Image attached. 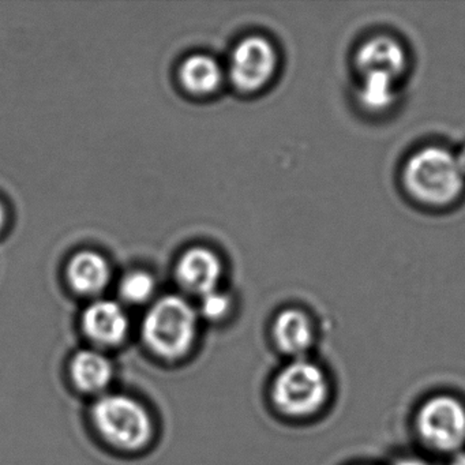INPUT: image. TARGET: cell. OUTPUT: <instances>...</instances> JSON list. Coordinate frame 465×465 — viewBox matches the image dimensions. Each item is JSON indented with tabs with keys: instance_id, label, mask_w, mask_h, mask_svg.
Instances as JSON below:
<instances>
[{
	"instance_id": "1",
	"label": "cell",
	"mask_w": 465,
	"mask_h": 465,
	"mask_svg": "<svg viewBox=\"0 0 465 465\" xmlns=\"http://www.w3.org/2000/svg\"><path fill=\"white\" fill-rule=\"evenodd\" d=\"M400 186L405 197L424 211H450L465 197V176L456 153L438 143L408 154L400 170Z\"/></svg>"
},
{
	"instance_id": "2",
	"label": "cell",
	"mask_w": 465,
	"mask_h": 465,
	"mask_svg": "<svg viewBox=\"0 0 465 465\" xmlns=\"http://www.w3.org/2000/svg\"><path fill=\"white\" fill-rule=\"evenodd\" d=\"M197 312L179 296H164L146 312L143 321V340L146 347L164 359H179L194 344Z\"/></svg>"
},
{
	"instance_id": "3",
	"label": "cell",
	"mask_w": 465,
	"mask_h": 465,
	"mask_svg": "<svg viewBox=\"0 0 465 465\" xmlns=\"http://www.w3.org/2000/svg\"><path fill=\"white\" fill-rule=\"evenodd\" d=\"M331 394L328 375L307 358L292 359L272 385V400L282 415L302 419L317 415Z\"/></svg>"
},
{
	"instance_id": "4",
	"label": "cell",
	"mask_w": 465,
	"mask_h": 465,
	"mask_svg": "<svg viewBox=\"0 0 465 465\" xmlns=\"http://www.w3.org/2000/svg\"><path fill=\"white\" fill-rule=\"evenodd\" d=\"M92 420L103 438L124 450L148 445L153 423L146 408L124 394H103L92 410Z\"/></svg>"
},
{
	"instance_id": "5",
	"label": "cell",
	"mask_w": 465,
	"mask_h": 465,
	"mask_svg": "<svg viewBox=\"0 0 465 465\" xmlns=\"http://www.w3.org/2000/svg\"><path fill=\"white\" fill-rule=\"evenodd\" d=\"M419 440L430 450L451 454L465 448V404L451 394H435L415 418Z\"/></svg>"
},
{
	"instance_id": "6",
	"label": "cell",
	"mask_w": 465,
	"mask_h": 465,
	"mask_svg": "<svg viewBox=\"0 0 465 465\" xmlns=\"http://www.w3.org/2000/svg\"><path fill=\"white\" fill-rule=\"evenodd\" d=\"M352 66L358 77H385L404 84L411 72V54L397 35L375 32L355 47Z\"/></svg>"
},
{
	"instance_id": "7",
	"label": "cell",
	"mask_w": 465,
	"mask_h": 465,
	"mask_svg": "<svg viewBox=\"0 0 465 465\" xmlns=\"http://www.w3.org/2000/svg\"><path fill=\"white\" fill-rule=\"evenodd\" d=\"M279 67L276 47L262 36L247 37L233 51L231 81L241 91L254 92L271 83Z\"/></svg>"
},
{
	"instance_id": "8",
	"label": "cell",
	"mask_w": 465,
	"mask_h": 465,
	"mask_svg": "<svg viewBox=\"0 0 465 465\" xmlns=\"http://www.w3.org/2000/svg\"><path fill=\"white\" fill-rule=\"evenodd\" d=\"M272 333L277 348L292 359L307 358L317 339L312 318L298 307L280 312L274 320Z\"/></svg>"
},
{
	"instance_id": "9",
	"label": "cell",
	"mask_w": 465,
	"mask_h": 465,
	"mask_svg": "<svg viewBox=\"0 0 465 465\" xmlns=\"http://www.w3.org/2000/svg\"><path fill=\"white\" fill-rule=\"evenodd\" d=\"M129 317L121 304L97 301L84 312L83 329L86 336L103 347H115L129 333Z\"/></svg>"
},
{
	"instance_id": "10",
	"label": "cell",
	"mask_w": 465,
	"mask_h": 465,
	"mask_svg": "<svg viewBox=\"0 0 465 465\" xmlns=\"http://www.w3.org/2000/svg\"><path fill=\"white\" fill-rule=\"evenodd\" d=\"M404 84L385 77H358L353 86V102L363 115L385 118L397 110L402 99Z\"/></svg>"
},
{
	"instance_id": "11",
	"label": "cell",
	"mask_w": 465,
	"mask_h": 465,
	"mask_svg": "<svg viewBox=\"0 0 465 465\" xmlns=\"http://www.w3.org/2000/svg\"><path fill=\"white\" fill-rule=\"evenodd\" d=\"M222 276L219 258L205 249H193L179 261L176 277L184 290L197 295H206L216 290Z\"/></svg>"
},
{
	"instance_id": "12",
	"label": "cell",
	"mask_w": 465,
	"mask_h": 465,
	"mask_svg": "<svg viewBox=\"0 0 465 465\" xmlns=\"http://www.w3.org/2000/svg\"><path fill=\"white\" fill-rule=\"evenodd\" d=\"M70 375L81 391L102 393L113 381L114 366L100 351L83 350L73 356Z\"/></svg>"
},
{
	"instance_id": "13",
	"label": "cell",
	"mask_w": 465,
	"mask_h": 465,
	"mask_svg": "<svg viewBox=\"0 0 465 465\" xmlns=\"http://www.w3.org/2000/svg\"><path fill=\"white\" fill-rule=\"evenodd\" d=\"M110 266L102 255L84 252L75 255L67 268V277L73 290L83 295H96L107 287Z\"/></svg>"
},
{
	"instance_id": "14",
	"label": "cell",
	"mask_w": 465,
	"mask_h": 465,
	"mask_svg": "<svg viewBox=\"0 0 465 465\" xmlns=\"http://www.w3.org/2000/svg\"><path fill=\"white\" fill-rule=\"evenodd\" d=\"M181 81L193 94H211L222 81V70L209 56H190L182 64Z\"/></svg>"
},
{
	"instance_id": "15",
	"label": "cell",
	"mask_w": 465,
	"mask_h": 465,
	"mask_svg": "<svg viewBox=\"0 0 465 465\" xmlns=\"http://www.w3.org/2000/svg\"><path fill=\"white\" fill-rule=\"evenodd\" d=\"M154 291V280L146 272H133L121 282V295L129 303H143Z\"/></svg>"
},
{
	"instance_id": "16",
	"label": "cell",
	"mask_w": 465,
	"mask_h": 465,
	"mask_svg": "<svg viewBox=\"0 0 465 465\" xmlns=\"http://www.w3.org/2000/svg\"><path fill=\"white\" fill-rule=\"evenodd\" d=\"M231 309V299L227 293L214 290L203 296L201 312L208 320H222Z\"/></svg>"
},
{
	"instance_id": "17",
	"label": "cell",
	"mask_w": 465,
	"mask_h": 465,
	"mask_svg": "<svg viewBox=\"0 0 465 465\" xmlns=\"http://www.w3.org/2000/svg\"><path fill=\"white\" fill-rule=\"evenodd\" d=\"M394 465H429L424 460H421L420 457H401V459L397 460L394 462Z\"/></svg>"
},
{
	"instance_id": "18",
	"label": "cell",
	"mask_w": 465,
	"mask_h": 465,
	"mask_svg": "<svg viewBox=\"0 0 465 465\" xmlns=\"http://www.w3.org/2000/svg\"><path fill=\"white\" fill-rule=\"evenodd\" d=\"M456 153L457 163H459L460 170L462 171L465 176V143L459 149V151L454 152Z\"/></svg>"
},
{
	"instance_id": "19",
	"label": "cell",
	"mask_w": 465,
	"mask_h": 465,
	"mask_svg": "<svg viewBox=\"0 0 465 465\" xmlns=\"http://www.w3.org/2000/svg\"><path fill=\"white\" fill-rule=\"evenodd\" d=\"M449 465H465V448L451 456Z\"/></svg>"
},
{
	"instance_id": "20",
	"label": "cell",
	"mask_w": 465,
	"mask_h": 465,
	"mask_svg": "<svg viewBox=\"0 0 465 465\" xmlns=\"http://www.w3.org/2000/svg\"><path fill=\"white\" fill-rule=\"evenodd\" d=\"M5 224V209L4 205L0 203V230H2V227H4Z\"/></svg>"
}]
</instances>
